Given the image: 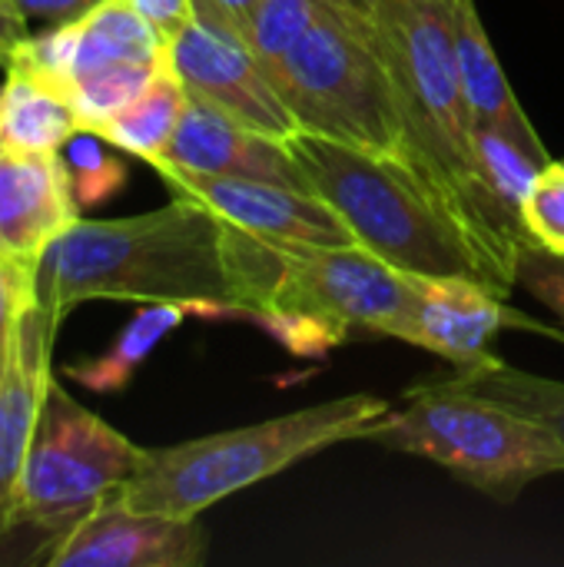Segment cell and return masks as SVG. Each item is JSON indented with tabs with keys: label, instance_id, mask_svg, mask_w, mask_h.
<instances>
[{
	"label": "cell",
	"instance_id": "18",
	"mask_svg": "<svg viewBox=\"0 0 564 567\" xmlns=\"http://www.w3.org/2000/svg\"><path fill=\"white\" fill-rule=\"evenodd\" d=\"M83 130L70 93L30 70H3L0 86V143L7 153H60Z\"/></svg>",
	"mask_w": 564,
	"mask_h": 567
},
{
	"label": "cell",
	"instance_id": "33",
	"mask_svg": "<svg viewBox=\"0 0 564 567\" xmlns=\"http://www.w3.org/2000/svg\"><path fill=\"white\" fill-rule=\"evenodd\" d=\"M359 33L372 37L376 30V0H329Z\"/></svg>",
	"mask_w": 564,
	"mask_h": 567
},
{
	"label": "cell",
	"instance_id": "6",
	"mask_svg": "<svg viewBox=\"0 0 564 567\" xmlns=\"http://www.w3.org/2000/svg\"><path fill=\"white\" fill-rule=\"evenodd\" d=\"M366 442L429 458L499 502H515L525 485L564 472V445L548 429L452 379L412 389Z\"/></svg>",
	"mask_w": 564,
	"mask_h": 567
},
{
	"label": "cell",
	"instance_id": "19",
	"mask_svg": "<svg viewBox=\"0 0 564 567\" xmlns=\"http://www.w3.org/2000/svg\"><path fill=\"white\" fill-rule=\"evenodd\" d=\"M186 100H189V93H186L183 80L173 73L170 63H163L156 70V76L93 133H100L110 146L133 153L153 166L163 156V150L170 146V140L180 126V116L186 110Z\"/></svg>",
	"mask_w": 564,
	"mask_h": 567
},
{
	"label": "cell",
	"instance_id": "22",
	"mask_svg": "<svg viewBox=\"0 0 564 567\" xmlns=\"http://www.w3.org/2000/svg\"><path fill=\"white\" fill-rule=\"evenodd\" d=\"M329 7V0H256L243 23V40L273 76L286 53L312 30V23Z\"/></svg>",
	"mask_w": 564,
	"mask_h": 567
},
{
	"label": "cell",
	"instance_id": "12",
	"mask_svg": "<svg viewBox=\"0 0 564 567\" xmlns=\"http://www.w3.org/2000/svg\"><path fill=\"white\" fill-rule=\"evenodd\" d=\"M206 551L196 518L133 512L113 495L63 538L47 567H199Z\"/></svg>",
	"mask_w": 564,
	"mask_h": 567
},
{
	"label": "cell",
	"instance_id": "24",
	"mask_svg": "<svg viewBox=\"0 0 564 567\" xmlns=\"http://www.w3.org/2000/svg\"><path fill=\"white\" fill-rule=\"evenodd\" d=\"M106 146H110V143H106L100 133L80 130V133L70 136V143L60 150L80 209L110 199V196H113L116 189H123V183H126V166H123Z\"/></svg>",
	"mask_w": 564,
	"mask_h": 567
},
{
	"label": "cell",
	"instance_id": "20",
	"mask_svg": "<svg viewBox=\"0 0 564 567\" xmlns=\"http://www.w3.org/2000/svg\"><path fill=\"white\" fill-rule=\"evenodd\" d=\"M186 306L176 302H146L113 339V346L86 362H73L63 369V375L90 392L113 395L130 385L133 372L150 359V352L186 319Z\"/></svg>",
	"mask_w": 564,
	"mask_h": 567
},
{
	"label": "cell",
	"instance_id": "3",
	"mask_svg": "<svg viewBox=\"0 0 564 567\" xmlns=\"http://www.w3.org/2000/svg\"><path fill=\"white\" fill-rule=\"evenodd\" d=\"M286 146L306 173L312 193L342 216L356 243L372 256L409 276H459L479 279L502 296L512 292L489 266L475 239L432 196L406 159L369 153L306 130L293 133Z\"/></svg>",
	"mask_w": 564,
	"mask_h": 567
},
{
	"label": "cell",
	"instance_id": "16",
	"mask_svg": "<svg viewBox=\"0 0 564 567\" xmlns=\"http://www.w3.org/2000/svg\"><path fill=\"white\" fill-rule=\"evenodd\" d=\"M53 339L57 326L40 306H30L20 316L7 349V362L0 372V512L13 498V488L20 482L40 402L53 379Z\"/></svg>",
	"mask_w": 564,
	"mask_h": 567
},
{
	"label": "cell",
	"instance_id": "28",
	"mask_svg": "<svg viewBox=\"0 0 564 567\" xmlns=\"http://www.w3.org/2000/svg\"><path fill=\"white\" fill-rule=\"evenodd\" d=\"M37 306V279L0 259V359H7L20 316Z\"/></svg>",
	"mask_w": 564,
	"mask_h": 567
},
{
	"label": "cell",
	"instance_id": "15",
	"mask_svg": "<svg viewBox=\"0 0 564 567\" xmlns=\"http://www.w3.org/2000/svg\"><path fill=\"white\" fill-rule=\"evenodd\" d=\"M419 302L409 342L455 365H472L489 355L492 339L505 322L519 319L505 309V296L479 279H422L416 276Z\"/></svg>",
	"mask_w": 564,
	"mask_h": 567
},
{
	"label": "cell",
	"instance_id": "9",
	"mask_svg": "<svg viewBox=\"0 0 564 567\" xmlns=\"http://www.w3.org/2000/svg\"><path fill=\"white\" fill-rule=\"evenodd\" d=\"M416 302V276L362 246H283V276L263 312H309L409 342Z\"/></svg>",
	"mask_w": 564,
	"mask_h": 567
},
{
	"label": "cell",
	"instance_id": "23",
	"mask_svg": "<svg viewBox=\"0 0 564 567\" xmlns=\"http://www.w3.org/2000/svg\"><path fill=\"white\" fill-rule=\"evenodd\" d=\"M475 150H479V163H482V173H485L495 199L502 203L505 216L529 243V233L522 223V206H525V196H529L535 176L542 173V163L492 130H475Z\"/></svg>",
	"mask_w": 564,
	"mask_h": 567
},
{
	"label": "cell",
	"instance_id": "5",
	"mask_svg": "<svg viewBox=\"0 0 564 567\" xmlns=\"http://www.w3.org/2000/svg\"><path fill=\"white\" fill-rule=\"evenodd\" d=\"M143 449L50 379L13 498L0 512V565H47L63 538L136 472Z\"/></svg>",
	"mask_w": 564,
	"mask_h": 567
},
{
	"label": "cell",
	"instance_id": "26",
	"mask_svg": "<svg viewBox=\"0 0 564 567\" xmlns=\"http://www.w3.org/2000/svg\"><path fill=\"white\" fill-rule=\"evenodd\" d=\"M256 322H263L286 349H293L296 355H326L332 346H339L349 329L322 319V316H309V312H256Z\"/></svg>",
	"mask_w": 564,
	"mask_h": 567
},
{
	"label": "cell",
	"instance_id": "14",
	"mask_svg": "<svg viewBox=\"0 0 564 567\" xmlns=\"http://www.w3.org/2000/svg\"><path fill=\"white\" fill-rule=\"evenodd\" d=\"M156 166H180V169L216 173V176H246V179H263V183L312 193L286 140L256 133L199 96L186 100L180 126L170 146L163 150V156L153 163V169Z\"/></svg>",
	"mask_w": 564,
	"mask_h": 567
},
{
	"label": "cell",
	"instance_id": "11",
	"mask_svg": "<svg viewBox=\"0 0 564 567\" xmlns=\"http://www.w3.org/2000/svg\"><path fill=\"white\" fill-rule=\"evenodd\" d=\"M156 173L173 186V193H186L213 206L233 226L276 246H359L342 216L316 193L180 166H156Z\"/></svg>",
	"mask_w": 564,
	"mask_h": 567
},
{
	"label": "cell",
	"instance_id": "8",
	"mask_svg": "<svg viewBox=\"0 0 564 567\" xmlns=\"http://www.w3.org/2000/svg\"><path fill=\"white\" fill-rule=\"evenodd\" d=\"M166 63V40L130 0H100L86 17L30 33L7 70H30L63 86L83 130H100Z\"/></svg>",
	"mask_w": 564,
	"mask_h": 567
},
{
	"label": "cell",
	"instance_id": "7",
	"mask_svg": "<svg viewBox=\"0 0 564 567\" xmlns=\"http://www.w3.org/2000/svg\"><path fill=\"white\" fill-rule=\"evenodd\" d=\"M273 83L299 130L406 159L389 66L376 40L359 33L336 7L286 53Z\"/></svg>",
	"mask_w": 564,
	"mask_h": 567
},
{
	"label": "cell",
	"instance_id": "29",
	"mask_svg": "<svg viewBox=\"0 0 564 567\" xmlns=\"http://www.w3.org/2000/svg\"><path fill=\"white\" fill-rule=\"evenodd\" d=\"M136 7V13L170 43L173 37H180L193 17H196V7L193 0H130Z\"/></svg>",
	"mask_w": 564,
	"mask_h": 567
},
{
	"label": "cell",
	"instance_id": "13",
	"mask_svg": "<svg viewBox=\"0 0 564 567\" xmlns=\"http://www.w3.org/2000/svg\"><path fill=\"white\" fill-rule=\"evenodd\" d=\"M80 219L63 153L0 159V259L37 279L43 252Z\"/></svg>",
	"mask_w": 564,
	"mask_h": 567
},
{
	"label": "cell",
	"instance_id": "35",
	"mask_svg": "<svg viewBox=\"0 0 564 567\" xmlns=\"http://www.w3.org/2000/svg\"><path fill=\"white\" fill-rule=\"evenodd\" d=\"M3 362H7V359H0V372H3Z\"/></svg>",
	"mask_w": 564,
	"mask_h": 567
},
{
	"label": "cell",
	"instance_id": "32",
	"mask_svg": "<svg viewBox=\"0 0 564 567\" xmlns=\"http://www.w3.org/2000/svg\"><path fill=\"white\" fill-rule=\"evenodd\" d=\"M196 17L199 20H213L223 27H233L243 37V23L249 17V10L256 7V0H193Z\"/></svg>",
	"mask_w": 564,
	"mask_h": 567
},
{
	"label": "cell",
	"instance_id": "21",
	"mask_svg": "<svg viewBox=\"0 0 564 567\" xmlns=\"http://www.w3.org/2000/svg\"><path fill=\"white\" fill-rule=\"evenodd\" d=\"M459 389H469L475 395L495 399L525 419L548 429L564 445V382L542 379L532 372H522L515 365L499 362L495 355H485L472 365H459L455 375H449Z\"/></svg>",
	"mask_w": 564,
	"mask_h": 567
},
{
	"label": "cell",
	"instance_id": "4",
	"mask_svg": "<svg viewBox=\"0 0 564 567\" xmlns=\"http://www.w3.org/2000/svg\"><path fill=\"white\" fill-rule=\"evenodd\" d=\"M392 405L356 392L329 399L259 425L189 439L166 449H143L136 472L120 485L116 502L133 512L196 518L209 505L266 482L289 465L339 442L369 439Z\"/></svg>",
	"mask_w": 564,
	"mask_h": 567
},
{
	"label": "cell",
	"instance_id": "10",
	"mask_svg": "<svg viewBox=\"0 0 564 567\" xmlns=\"http://www.w3.org/2000/svg\"><path fill=\"white\" fill-rule=\"evenodd\" d=\"M166 63L183 80L189 96L213 103L249 130L273 140H289L299 133V123L269 70L233 27L193 17V23L166 43Z\"/></svg>",
	"mask_w": 564,
	"mask_h": 567
},
{
	"label": "cell",
	"instance_id": "27",
	"mask_svg": "<svg viewBox=\"0 0 564 567\" xmlns=\"http://www.w3.org/2000/svg\"><path fill=\"white\" fill-rule=\"evenodd\" d=\"M515 282L525 286L542 306H548L564 326V256L525 243L515 259Z\"/></svg>",
	"mask_w": 564,
	"mask_h": 567
},
{
	"label": "cell",
	"instance_id": "17",
	"mask_svg": "<svg viewBox=\"0 0 564 567\" xmlns=\"http://www.w3.org/2000/svg\"><path fill=\"white\" fill-rule=\"evenodd\" d=\"M449 3V20H452V43H455V60L465 86V100L475 120V130H492L515 146H522L529 156H535L542 166L552 163L539 130L525 116L492 43L482 27V17L475 10V0H445Z\"/></svg>",
	"mask_w": 564,
	"mask_h": 567
},
{
	"label": "cell",
	"instance_id": "25",
	"mask_svg": "<svg viewBox=\"0 0 564 567\" xmlns=\"http://www.w3.org/2000/svg\"><path fill=\"white\" fill-rule=\"evenodd\" d=\"M522 223L529 243L564 256V159H552L548 166H542L525 196Z\"/></svg>",
	"mask_w": 564,
	"mask_h": 567
},
{
	"label": "cell",
	"instance_id": "31",
	"mask_svg": "<svg viewBox=\"0 0 564 567\" xmlns=\"http://www.w3.org/2000/svg\"><path fill=\"white\" fill-rule=\"evenodd\" d=\"M30 37V20L17 7V0H0V70L10 66L17 47Z\"/></svg>",
	"mask_w": 564,
	"mask_h": 567
},
{
	"label": "cell",
	"instance_id": "2",
	"mask_svg": "<svg viewBox=\"0 0 564 567\" xmlns=\"http://www.w3.org/2000/svg\"><path fill=\"white\" fill-rule=\"evenodd\" d=\"M372 40L389 66L402 116L406 163L462 223L489 266L512 289L522 233L495 199L475 150L445 0H376Z\"/></svg>",
	"mask_w": 564,
	"mask_h": 567
},
{
	"label": "cell",
	"instance_id": "30",
	"mask_svg": "<svg viewBox=\"0 0 564 567\" xmlns=\"http://www.w3.org/2000/svg\"><path fill=\"white\" fill-rule=\"evenodd\" d=\"M100 0H17V7L23 10V17L43 27H63L73 23L80 17H86Z\"/></svg>",
	"mask_w": 564,
	"mask_h": 567
},
{
	"label": "cell",
	"instance_id": "1",
	"mask_svg": "<svg viewBox=\"0 0 564 567\" xmlns=\"http://www.w3.org/2000/svg\"><path fill=\"white\" fill-rule=\"evenodd\" d=\"M283 276V246L176 193L123 219H76L40 259L37 306L60 329L83 302H176L203 316L263 312Z\"/></svg>",
	"mask_w": 564,
	"mask_h": 567
},
{
	"label": "cell",
	"instance_id": "34",
	"mask_svg": "<svg viewBox=\"0 0 564 567\" xmlns=\"http://www.w3.org/2000/svg\"><path fill=\"white\" fill-rule=\"evenodd\" d=\"M3 153H7V150H3V143H0V159H3Z\"/></svg>",
	"mask_w": 564,
	"mask_h": 567
}]
</instances>
